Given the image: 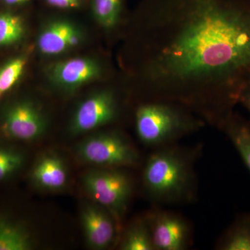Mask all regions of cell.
<instances>
[{"mask_svg":"<svg viewBox=\"0 0 250 250\" xmlns=\"http://www.w3.org/2000/svg\"><path fill=\"white\" fill-rule=\"evenodd\" d=\"M135 24L143 101L179 104L220 127L250 85V0H146Z\"/></svg>","mask_w":250,"mask_h":250,"instance_id":"obj_1","label":"cell"},{"mask_svg":"<svg viewBox=\"0 0 250 250\" xmlns=\"http://www.w3.org/2000/svg\"><path fill=\"white\" fill-rule=\"evenodd\" d=\"M194 157L177 147L164 146L149 156L143 174V186L157 202L190 200L195 187Z\"/></svg>","mask_w":250,"mask_h":250,"instance_id":"obj_2","label":"cell"},{"mask_svg":"<svg viewBox=\"0 0 250 250\" xmlns=\"http://www.w3.org/2000/svg\"><path fill=\"white\" fill-rule=\"evenodd\" d=\"M138 137L149 146H166L186 135L201 129L205 122L179 104L147 100L135 111Z\"/></svg>","mask_w":250,"mask_h":250,"instance_id":"obj_3","label":"cell"},{"mask_svg":"<svg viewBox=\"0 0 250 250\" xmlns=\"http://www.w3.org/2000/svg\"><path fill=\"white\" fill-rule=\"evenodd\" d=\"M82 182L95 203L109 211L116 221L121 220L132 194V182L126 172L121 168L99 167L85 172Z\"/></svg>","mask_w":250,"mask_h":250,"instance_id":"obj_4","label":"cell"},{"mask_svg":"<svg viewBox=\"0 0 250 250\" xmlns=\"http://www.w3.org/2000/svg\"><path fill=\"white\" fill-rule=\"evenodd\" d=\"M79 159L99 167H133L140 161L139 152L129 140L117 131L100 133L78 145Z\"/></svg>","mask_w":250,"mask_h":250,"instance_id":"obj_5","label":"cell"},{"mask_svg":"<svg viewBox=\"0 0 250 250\" xmlns=\"http://www.w3.org/2000/svg\"><path fill=\"white\" fill-rule=\"evenodd\" d=\"M120 100L116 90H100L80 104L70 122L69 131L73 136L85 134L118 119Z\"/></svg>","mask_w":250,"mask_h":250,"instance_id":"obj_6","label":"cell"},{"mask_svg":"<svg viewBox=\"0 0 250 250\" xmlns=\"http://www.w3.org/2000/svg\"><path fill=\"white\" fill-rule=\"evenodd\" d=\"M47 126V119L39 108L30 102L23 101L6 110L1 129L10 139L29 142L42 137Z\"/></svg>","mask_w":250,"mask_h":250,"instance_id":"obj_7","label":"cell"},{"mask_svg":"<svg viewBox=\"0 0 250 250\" xmlns=\"http://www.w3.org/2000/svg\"><path fill=\"white\" fill-rule=\"evenodd\" d=\"M155 250H184L189 243V228L177 215L155 211L148 216Z\"/></svg>","mask_w":250,"mask_h":250,"instance_id":"obj_8","label":"cell"},{"mask_svg":"<svg viewBox=\"0 0 250 250\" xmlns=\"http://www.w3.org/2000/svg\"><path fill=\"white\" fill-rule=\"evenodd\" d=\"M104 73L101 62L88 57H77L55 64L49 75L54 84L62 89L72 90L100 78Z\"/></svg>","mask_w":250,"mask_h":250,"instance_id":"obj_9","label":"cell"},{"mask_svg":"<svg viewBox=\"0 0 250 250\" xmlns=\"http://www.w3.org/2000/svg\"><path fill=\"white\" fill-rule=\"evenodd\" d=\"M81 222L87 244L92 249H106L114 241L116 220L102 206L97 203L83 206Z\"/></svg>","mask_w":250,"mask_h":250,"instance_id":"obj_10","label":"cell"},{"mask_svg":"<svg viewBox=\"0 0 250 250\" xmlns=\"http://www.w3.org/2000/svg\"><path fill=\"white\" fill-rule=\"evenodd\" d=\"M82 35L80 29L72 22L56 21L41 33L38 46L42 54L56 55L77 47L82 41Z\"/></svg>","mask_w":250,"mask_h":250,"instance_id":"obj_11","label":"cell"},{"mask_svg":"<svg viewBox=\"0 0 250 250\" xmlns=\"http://www.w3.org/2000/svg\"><path fill=\"white\" fill-rule=\"evenodd\" d=\"M67 170L62 158L55 153L42 154L36 161L31 172L33 183L48 190H60L67 182Z\"/></svg>","mask_w":250,"mask_h":250,"instance_id":"obj_12","label":"cell"},{"mask_svg":"<svg viewBox=\"0 0 250 250\" xmlns=\"http://www.w3.org/2000/svg\"><path fill=\"white\" fill-rule=\"evenodd\" d=\"M250 172V122L233 112L221 126Z\"/></svg>","mask_w":250,"mask_h":250,"instance_id":"obj_13","label":"cell"},{"mask_svg":"<svg viewBox=\"0 0 250 250\" xmlns=\"http://www.w3.org/2000/svg\"><path fill=\"white\" fill-rule=\"evenodd\" d=\"M216 249L250 250V213L238 216L219 240Z\"/></svg>","mask_w":250,"mask_h":250,"instance_id":"obj_14","label":"cell"},{"mask_svg":"<svg viewBox=\"0 0 250 250\" xmlns=\"http://www.w3.org/2000/svg\"><path fill=\"white\" fill-rule=\"evenodd\" d=\"M34 246L32 236L21 224L0 218V250H29Z\"/></svg>","mask_w":250,"mask_h":250,"instance_id":"obj_15","label":"cell"},{"mask_svg":"<svg viewBox=\"0 0 250 250\" xmlns=\"http://www.w3.org/2000/svg\"><path fill=\"white\" fill-rule=\"evenodd\" d=\"M95 19L108 32L117 30L123 19V0H93Z\"/></svg>","mask_w":250,"mask_h":250,"instance_id":"obj_16","label":"cell"},{"mask_svg":"<svg viewBox=\"0 0 250 250\" xmlns=\"http://www.w3.org/2000/svg\"><path fill=\"white\" fill-rule=\"evenodd\" d=\"M121 249L155 250L148 217L135 222L126 230L121 242Z\"/></svg>","mask_w":250,"mask_h":250,"instance_id":"obj_17","label":"cell"},{"mask_svg":"<svg viewBox=\"0 0 250 250\" xmlns=\"http://www.w3.org/2000/svg\"><path fill=\"white\" fill-rule=\"evenodd\" d=\"M24 34V22L21 17L11 13L0 14V46L16 43Z\"/></svg>","mask_w":250,"mask_h":250,"instance_id":"obj_18","label":"cell"},{"mask_svg":"<svg viewBox=\"0 0 250 250\" xmlns=\"http://www.w3.org/2000/svg\"><path fill=\"white\" fill-rule=\"evenodd\" d=\"M27 62L25 57H17L0 67V98L16 84L24 72Z\"/></svg>","mask_w":250,"mask_h":250,"instance_id":"obj_19","label":"cell"},{"mask_svg":"<svg viewBox=\"0 0 250 250\" xmlns=\"http://www.w3.org/2000/svg\"><path fill=\"white\" fill-rule=\"evenodd\" d=\"M24 164L22 152L9 147H0V182L21 170Z\"/></svg>","mask_w":250,"mask_h":250,"instance_id":"obj_20","label":"cell"},{"mask_svg":"<svg viewBox=\"0 0 250 250\" xmlns=\"http://www.w3.org/2000/svg\"><path fill=\"white\" fill-rule=\"evenodd\" d=\"M47 2L54 7L61 9L76 8L80 6L81 0H46Z\"/></svg>","mask_w":250,"mask_h":250,"instance_id":"obj_21","label":"cell"},{"mask_svg":"<svg viewBox=\"0 0 250 250\" xmlns=\"http://www.w3.org/2000/svg\"><path fill=\"white\" fill-rule=\"evenodd\" d=\"M238 103L242 104L250 113V85L241 93Z\"/></svg>","mask_w":250,"mask_h":250,"instance_id":"obj_22","label":"cell"},{"mask_svg":"<svg viewBox=\"0 0 250 250\" xmlns=\"http://www.w3.org/2000/svg\"><path fill=\"white\" fill-rule=\"evenodd\" d=\"M4 1L9 4H18L27 2L29 0H4Z\"/></svg>","mask_w":250,"mask_h":250,"instance_id":"obj_23","label":"cell"}]
</instances>
